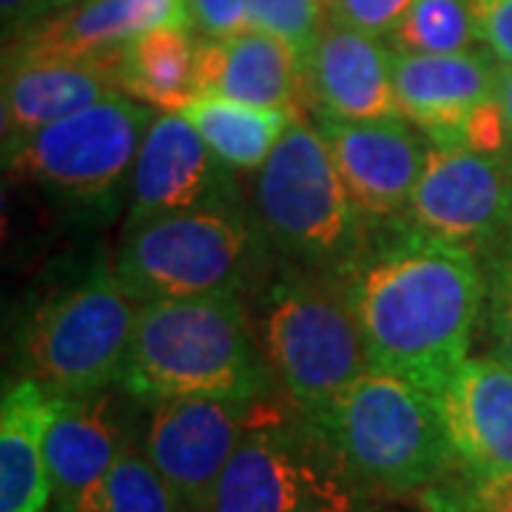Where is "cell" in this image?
<instances>
[{"label": "cell", "mask_w": 512, "mask_h": 512, "mask_svg": "<svg viewBox=\"0 0 512 512\" xmlns=\"http://www.w3.org/2000/svg\"><path fill=\"white\" fill-rule=\"evenodd\" d=\"M339 279L370 370L402 376L439 396L467 362L484 308L487 285L476 254L402 222L370 234Z\"/></svg>", "instance_id": "obj_1"}, {"label": "cell", "mask_w": 512, "mask_h": 512, "mask_svg": "<svg viewBox=\"0 0 512 512\" xmlns=\"http://www.w3.org/2000/svg\"><path fill=\"white\" fill-rule=\"evenodd\" d=\"M120 390L137 402L222 396L271 402L274 373L239 293L140 305Z\"/></svg>", "instance_id": "obj_2"}, {"label": "cell", "mask_w": 512, "mask_h": 512, "mask_svg": "<svg viewBox=\"0 0 512 512\" xmlns=\"http://www.w3.org/2000/svg\"><path fill=\"white\" fill-rule=\"evenodd\" d=\"M308 421L367 495H421L453 470L436 396L402 376L367 370Z\"/></svg>", "instance_id": "obj_3"}, {"label": "cell", "mask_w": 512, "mask_h": 512, "mask_svg": "<svg viewBox=\"0 0 512 512\" xmlns=\"http://www.w3.org/2000/svg\"><path fill=\"white\" fill-rule=\"evenodd\" d=\"M140 302L114 274V265L89 262L80 274L40 293L15 330L20 379L52 396H86L120 387L134 342Z\"/></svg>", "instance_id": "obj_4"}, {"label": "cell", "mask_w": 512, "mask_h": 512, "mask_svg": "<svg viewBox=\"0 0 512 512\" xmlns=\"http://www.w3.org/2000/svg\"><path fill=\"white\" fill-rule=\"evenodd\" d=\"M256 211L268 242L313 268H348L370 237L322 131L296 114L256 177Z\"/></svg>", "instance_id": "obj_5"}, {"label": "cell", "mask_w": 512, "mask_h": 512, "mask_svg": "<svg viewBox=\"0 0 512 512\" xmlns=\"http://www.w3.org/2000/svg\"><path fill=\"white\" fill-rule=\"evenodd\" d=\"M259 345L291 407L305 419L370 370L339 274L322 279L291 271L268 285L259 299Z\"/></svg>", "instance_id": "obj_6"}, {"label": "cell", "mask_w": 512, "mask_h": 512, "mask_svg": "<svg viewBox=\"0 0 512 512\" xmlns=\"http://www.w3.org/2000/svg\"><path fill=\"white\" fill-rule=\"evenodd\" d=\"M256 262V237L239 205L174 211L128 222L114 274L146 305L208 293H239Z\"/></svg>", "instance_id": "obj_7"}, {"label": "cell", "mask_w": 512, "mask_h": 512, "mask_svg": "<svg viewBox=\"0 0 512 512\" xmlns=\"http://www.w3.org/2000/svg\"><path fill=\"white\" fill-rule=\"evenodd\" d=\"M154 123L151 106L114 92L57 123L6 137V171L77 208H109Z\"/></svg>", "instance_id": "obj_8"}, {"label": "cell", "mask_w": 512, "mask_h": 512, "mask_svg": "<svg viewBox=\"0 0 512 512\" xmlns=\"http://www.w3.org/2000/svg\"><path fill=\"white\" fill-rule=\"evenodd\" d=\"M365 498L311 421L279 416L242 439L211 512H362Z\"/></svg>", "instance_id": "obj_9"}, {"label": "cell", "mask_w": 512, "mask_h": 512, "mask_svg": "<svg viewBox=\"0 0 512 512\" xmlns=\"http://www.w3.org/2000/svg\"><path fill=\"white\" fill-rule=\"evenodd\" d=\"M146 404L140 450L191 512H211L228 461L256 424L285 416L271 402L222 396H160Z\"/></svg>", "instance_id": "obj_10"}, {"label": "cell", "mask_w": 512, "mask_h": 512, "mask_svg": "<svg viewBox=\"0 0 512 512\" xmlns=\"http://www.w3.org/2000/svg\"><path fill=\"white\" fill-rule=\"evenodd\" d=\"M410 222L470 251L512 239V154L433 146L410 200Z\"/></svg>", "instance_id": "obj_11"}, {"label": "cell", "mask_w": 512, "mask_h": 512, "mask_svg": "<svg viewBox=\"0 0 512 512\" xmlns=\"http://www.w3.org/2000/svg\"><path fill=\"white\" fill-rule=\"evenodd\" d=\"M456 473L478 498L512 484V370L501 359H467L436 396Z\"/></svg>", "instance_id": "obj_12"}, {"label": "cell", "mask_w": 512, "mask_h": 512, "mask_svg": "<svg viewBox=\"0 0 512 512\" xmlns=\"http://www.w3.org/2000/svg\"><path fill=\"white\" fill-rule=\"evenodd\" d=\"M350 197L370 217H396L410 208L413 191L430 160L427 134L404 114L342 120L316 114Z\"/></svg>", "instance_id": "obj_13"}, {"label": "cell", "mask_w": 512, "mask_h": 512, "mask_svg": "<svg viewBox=\"0 0 512 512\" xmlns=\"http://www.w3.org/2000/svg\"><path fill=\"white\" fill-rule=\"evenodd\" d=\"M217 205H239L231 168L180 111L154 117L128 177V222Z\"/></svg>", "instance_id": "obj_14"}, {"label": "cell", "mask_w": 512, "mask_h": 512, "mask_svg": "<svg viewBox=\"0 0 512 512\" xmlns=\"http://www.w3.org/2000/svg\"><path fill=\"white\" fill-rule=\"evenodd\" d=\"M501 60L487 49L456 55L393 52V86L399 111L427 134L433 146H464L473 111L498 100Z\"/></svg>", "instance_id": "obj_15"}, {"label": "cell", "mask_w": 512, "mask_h": 512, "mask_svg": "<svg viewBox=\"0 0 512 512\" xmlns=\"http://www.w3.org/2000/svg\"><path fill=\"white\" fill-rule=\"evenodd\" d=\"M313 114L342 120H373L399 114L393 86V49L382 37L330 23L302 69Z\"/></svg>", "instance_id": "obj_16"}, {"label": "cell", "mask_w": 512, "mask_h": 512, "mask_svg": "<svg viewBox=\"0 0 512 512\" xmlns=\"http://www.w3.org/2000/svg\"><path fill=\"white\" fill-rule=\"evenodd\" d=\"M174 23L191 26L177 12L148 0H77L20 35L6 60H72L114 74L131 37Z\"/></svg>", "instance_id": "obj_17"}, {"label": "cell", "mask_w": 512, "mask_h": 512, "mask_svg": "<svg viewBox=\"0 0 512 512\" xmlns=\"http://www.w3.org/2000/svg\"><path fill=\"white\" fill-rule=\"evenodd\" d=\"M111 390L114 387L86 396H55L46 430L52 501L83 493L131 450L134 427Z\"/></svg>", "instance_id": "obj_18"}, {"label": "cell", "mask_w": 512, "mask_h": 512, "mask_svg": "<svg viewBox=\"0 0 512 512\" xmlns=\"http://www.w3.org/2000/svg\"><path fill=\"white\" fill-rule=\"evenodd\" d=\"M200 94H217L256 109H296L305 94L302 63L288 43L248 26L228 40H200Z\"/></svg>", "instance_id": "obj_19"}, {"label": "cell", "mask_w": 512, "mask_h": 512, "mask_svg": "<svg viewBox=\"0 0 512 512\" xmlns=\"http://www.w3.org/2000/svg\"><path fill=\"white\" fill-rule=\"evenodd\" d=\"M55 396L32 379L6 387L0 407V512H49L46 430Z\"/></svg>", "instance_id": "obj_20"}, {"label": "cell", "mask_w": 512, "mask_h": 512, "mask_svg": "<svg viewBox=\"0 0 512 512\" xmlns=\"http://www.w3.org/2000/svg\"><path fill=\"white\" fill-rule=\"evenodd\" d=\"M120 92L114 74L72 60H6L3 128L6 137L72 117Z\"/></svg>", "instance_id": "obj_21"}, {"label": "cell", "mask_w": 512, "mask_h": 512, "mask_svg": "<svg viewBox=\"0 0 512 512\" xmlns=\"http://www.w3.org/2000/svg\"><path fill=\"white\" fill-rule=\"evenodd\" d=\"M200 40L191 26L163 23L131 37L117 66V89L151 109L183 111L197 86Z\"/></svg>", "instance_id": "obj_22"}, {"label": "cell", "mask_w": 512, "mask_h": 512, "mask_svg": "<svg viewBox=\"0 0 512 512\" xmlns=\"http://www.w3.org/2000/svg\"><path fill=\"white\" fill-rule=\"evenodd\" d=\"M180 114L228 168H262L296 120V109H256L217 94L194 97Z\"/></svg>", "instance_id": "obj_23"}, {"label": "cell", "mask_w": 512, "mask_h": 512, "mask_svg": "<svg viewBox=\"0 0 512 512\" xmlns=\"http://www.w3.org/2000/svg\"><path fill=\"white\" fill-rule=\"evenodd\" d=\"M49 512H191L171 490L143 450H128L100 481L66 501H52Z\"/></svg>", "instance_id": "obj_24"}, {"label": "cell", "mask_w": 512, "mask_h": 512, "mask_svg": "<svg viewBox=\"0 0 512 512\" xmlns=\"http://www.w3.org/2000/svg\"><path fill=\"white\" fill-rule=\"evenodd\" d=\"M387 40L407 55L467 52L481 40L476 0H413Z\"/></svg>", "instance_id": "obj_25"}, {"label": "cell", "mask_w": 512, "mask_h": 512, "mask_svg": "<svg viewBox=\"0 0 512 512\" xmlns=\"http://www.w3.org/2000/svg\"><path fill=\"white\" fill-rule=\"evenodd\" d=\"M248 15L254 29L288 43L305 69V60L325 29L319 0H248Z\"/></svg>", "instance_id": "obj_26"}, {"label": "cell", "mask_w": 512, "mask_h": 512, "mask_svg": "<svg viewBox=\"0 0 512 512\" xmlns=\"http://www.w3.org/2000/svg\"><path fill=\"white\" fill-rule=\"evenodd\" d=\"M185 9L202 40H228L251 26L248 0H185Z\"/></svg>", "instance_id": "obj_27"}, {"label": "cell", "mask_w": 512, "mask_h": 512, "mask_svg": "<svg viewBox=\"0 0 512 512\" xmlns=\"http://www.w3.org/2000/svg\"><path fill=\"white\" fill-rule=\"evenodd\" d=\"M333 20L382 37L396 29L413 0H330Z\"/></svg>", "instance_id": "obj_28"}, {"label": "cell", "mask_w": 512, "mask_h": 512, "mask_svg": "<svg viewBox=\"0 0 512 512\" xmlns=\"http://www.w3.org/2000/svg\"><path fill=\"white\" fill-rule=\"evenodd\" d=\"M490 322H493L495 353L512 370V259L507 254H501L495 262Z\"/></svg>", "instance_id": "obj_29"}, {"label": "cell", "mask_w": 512, "mask_h": 512, "mask_svg": "<svg viewBox=\"0 0 512 512\" xmlns=\"http://www.w3.org/2000/svg\"><path fill=\"white\" fill-rule=\"evenodd\" d=\"M481 43L501 63H512V0H476Z\"/></svg>", "instance_id": "obj_30"}, {"label": "cell", "mask_w": 512, "mask_h": 512, "mask_svg": "<svg viewBox=\"0 0 512 512\" xmlns=\"http://www.w3.org/2000/svg\"><path fill=\"white\" fill-rule=\"evenodd\" d=\"M6 37L26 35L37 23V0H0Z\"/></svg>", "instance_id": "obj_31"}, {"label": "cell", "mask_w": 512, "mask_h": 512, "mask_svg": "<svg viewBox=\"0 0 512 512\" xmlns=\"http://www.w3.org/2000/svg\"><path fill=\"white\" fill-rule=\"evenodd\" d=\"M498 103L507 114V123L512 128V63H501V83H498Z\"/></svg>", "instance_id": "obj_32"}, {"label": "cell", "mask_w": 512, "mask_h": 512, "mask_svg": "<svg viewBox=\"0 0 512 512\" xmlns=\"http://www.w3.org/2000/svg\"><path fill=\"white\" fill-rule=\"evenodd\" d=\"M481 512H512V484L504 487L501 493H495L493 498H487V504H484Z\"/></svg>", "instance_id": "obj_33"}, {"label": "cell", "mask_w": 512, "mask_h": 512, "mask_svg": "<svg viewBox=\"0 0 512 512\" xmlns=\"http://www.w3.org/2000/svg\"><path fill=\"white\" fill-rule=\"evenodd\" d=\"M72 3H77V0H37V23L43 18H52L63 9H69Z\"/></svg>", "instance_id": "obj_34"}, {"label": "cell", "mask_w": 512, "mask_h": 512, "mask_svg": "<svg viewBox=\"0 0 512 512\" xmlns=\"http://www.w3.org/2000/svg\"><path fill=\"white\" fill-rule=\"evenodd\" d=\"M148 3H157V6H165V9H171V12H177L180 18L188 20V9H185V0H148ZM191 23V20H188Z\"/></svg>", "instance_id": "obj_35"}, {"label": "cell", "mask_w": 512, "mask_h": 512, "mask_svg": "<svg viewBox=\"0 0 512 512\" xmlns=\"http://www.w3.org/2000/svg\"><path fill=\"white\" fill-rule=\"evenodd\" d=\"M504 254H507L512 259V239H510V242H507V245H504Z\"/></svg>", "instance_id": "obj_36"}]
</instances>
